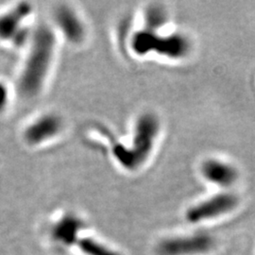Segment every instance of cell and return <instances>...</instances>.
I'll return each mask as SVG.
<instances>
[{"mask_svg":"<svg viewBox=\"0 0 255 255\" xmlns=\"http://www.w3.org/2000/svg\"><path fill=\"white\" fill-rule=\"evenodd\" d=\"M64 120L53 112H46L31 119L23 130V138L28 146H44L60 136Z\"/></svg>","mask_w":255,"mask_h":255,"instance_id":"5b68a950","label":"cell"},{"mask_svg":"<svg viewBox=\"0 0 255 255\" xmlns=\"http://www.w3.org/2000/svg\"><path fill=\"white\" fill-rule=\"evenodd\" d=\"M145 22L146 29L156 31L166 23V12L159 6H151L146 9Z\"/></svg>","mask_w":255,"mask_h":255,"instance_id":"8fae6325","label":"cell"},{"mask_svg":"<svg viewBox=\"0 0 255 255\" xmlns=\"http://www.w3.org/2000/svg\"><path fill=\"white\" fill-rule=\"evenodd\" d=\"M78 244L82 252L87 255H120L119 253L90 238L80 239Z\"/></svg>","mask_w":255,"mask_h":255,"instance_id":"7c38bea8","label":"cell"},{"mask_svg":"<svg viewBox=\"0 0 255 255\" xmlns=\"http://www.w3.org/2000/svg\"><path fill=\"white\" fill-rule=\"evenodd\" d=\"M203 178L220 187H229L237 182L238 171L233 164L219 159L204 161L201 167Z\"/></svg>","mask_w":255,"mask_h":255,"instance_id":"9c48e42d","label":"cell"},{"mask_svg":"<svg viewBox=\"0 0 255 255\" xmlns=\"http://www.w3.org/2000/svg\"><path fill=\"white\" fill-rule=\"evenodd\" d=\"M31 7L20 3L0 13V42L15 46H27L32 32L26 26Z\"/></svg>","mask_w":255,"mask_h":255,"instance_id":"277c9868","label":"cell"},{"mask_svg":"<svg viewBox=\"0 0 255 255\" xmlns=\"http://www.w3.org/2000/svg\"><path fill=\"white\" fill-rule=\"evenodd\" d=\"M214 239L208 235L171 237L163 240L157 252L160 255H200L207 254L214 247Z\"/></svg>","mask_w":255,"mask_h":255,"instance_id":"8992f818","label":"cell"},{"mask_svg":"<svg viewBox=\"0 0 255 255\" xmlns=\"http://www.w3.org/2000/svg\"><path fill=\"white\" fill-rule=\"evenodd\" d=\"M10 103V91L9 86L4 81L0 80V115L5 113Z\"/></svg>","mask_w":255,"mask_h":255,"instance_id":"4fadbf2b","label":"cell"},{"mask_svg":"<svg viewBox=\"0 0 255 255\" xmlns=\"http://www.w3.org/2000/svg\"><path fill=\"white\" fill-rule=\"evenodd\" d=\"M82 227V223L80 219L73 216H67L55 226L53 235L63 244L70 245L76 241L77 235Z\"/></svg>","mask_w":255,"mask_h":255,"instance_id":"30bf717a","label":"cell"},{"mask_svg":"<svg viewBox=\"0 0 255 255\" xmlns=\"http://www.w3.org/2000/svg\"><path fill=\"white\" fill-rule=\"evenodd\" d=\"M55 29L72 44L82 43L85 37L84 24L72 8L63 6L55 12Z\"/></svg>","mask_w":255,"mask_h":255,"instance_id":"ba28073f","label":"cell"},{"mask_svg":"<svg viewBox=\"0 0 255 255\" xmlns=\"http://www.w3.org/2000/svg\"><path fill=\"white\" fill-rule=\"evenodd\" d=\"M57 34L51 27L41 26L32 31L27 54L18 77L19 93L32 99L44 90L53 67Z\"/></svg>","mask_w":255,"mask_h":255,"instance_id":"6da1fadb","label":"cell"},{"mask_svg":"<svg viewBox=\"0 0 255 255\" xmlns=\"http://www.w3.org/2000/svg\"><path fill=\"white\" fill-rule=\"evenodd\" d=\"M237 204L238 199L236 195L231 193L218 194L187 210L186 219L190 223H200L227 214L235 209Z\"/></svg>","mask_w":255,"mask_h":255,"instance_id":"52a82bcc","label":"cell"},{"mask_svg":"<svg viewBox=\"0 0 255 255\" xmlns=\"http://www.w3.org/2000/svg\"><path fill=\"white\" fill-rule=\"evenodd\" d=\"M130 46L133 52L140 56L157 52V54L178 60L188 55L191 44L182 33L160 35L156 31L145 28L133 34Z\"/></svg>","mask_w":255,"mask_h":255,"instance_id":"3957f363","label":"cell"},{"mask_svg":"<svg viewBox=\"0 0 255 255\" xmlns=\"http://www.w3.org/2000/svg\"><path fill=\"white\" fill-rule=\"evenodd\" d=\"M160 128L159 120L154 115L146 113L135 122L131 145H118L114 154L119 164L128 170H134L143 164L150 154Z\"/></svg>","mask_w":255,"mask_h":255,"instance_id":"7a4b0ae2","label":"cell"}]
</instances>
